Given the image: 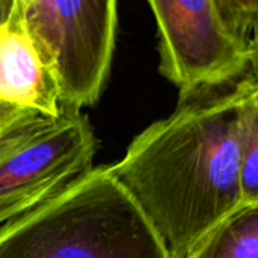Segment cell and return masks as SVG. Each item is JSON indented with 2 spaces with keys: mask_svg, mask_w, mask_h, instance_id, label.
Here are the masks:
<instances>
[{
  "mask_svg": "<svg viewBox=\"0 0 258 258\" xmlns=\"http://www.w3.org/2000/svg\"><path fill=\"white\" fill-rule=\"evenodd\" d=\"M157 25L160 73L178 91L241 70L258 40L243 41L223 25L214 0H146Z\"/></svg>",
  "mask_w": 258,
  "mask_h": 258,
  "instance_id": "5b68a950",
  "label": "cell"
},
{
  "mask_svg": "<svg viewBox=\"0 0 258 258\" xmlns=\"http://www.w3.org/2000/svg\"><path fill=\"white\" fill-rule=\"evenodd\" d=\"M32 114H38V112H32L5 102H0V137Z\"/></svg>",
  "mask_w": 258,
  "mask_h": 258,
  "instance_id": "30bf717a",
  "label": "cell"
},
{
  "mask_svg": "<svg viewBox=\"0 0 258 258\" xmlns=\"http://www.w3.org/2000/svg\"><path fill=\"white\" fill-rule=\"evenodd\" d=\"M190 258H258V204L240 205L201 241Z\"/></svg>",
  "mask_w": 258,
  "mask_h": 258,
  "instance_id": "52a82bcc",
  "label": "cell"
},
{
  "mask_svg": "<svg viewBox=\"0 0 258 258\" xmlns=\"http://www.w3.org/2000/svg\"><path fill=\"white\" fill-rule=\"evenodd\" d=\"M0 258H169L114 178L93 167L67 190L0 226Z\"/></svg>",
  "mask_w": 258,
  "mask_h": 258,
  "instance_id": "7a4b0ae2",
  "label": "cell"
},
{
  "mask_svg": "<svg viewBox=\"0 0 258 258\" xmlns=\"http://www.w3.org/2000/svg\"><path fill=\"white\" fill-rule=\"evenodd\" d=\"M97 140L85 114H32L0 137V226L53 199L94 166Z\"/></svg>",
  "mask_w": 258,
  "mask_h": 258,
  "instance_id": "3957f363",
  "label": "cell"
},
{
  "mask_svg": "<svg viewBox=\"0 0 258 258\" xmlns=\"http://www.w3.org/2000/svg\"><path fill=\"white\" fill-rule=\"evenodd\" d=\"M31 0H0V20L7 23L10 19H22L23 11Z\"/></svg>",
  "mask_w": 258,
  "mask_h": 258,
  "instance_id": "8fae6325",
  "label": "cell"
},
{
  "mask_svg": "<svg viewBox=\"0 0 258 258\" xmlns=\"http://www.w3.org/2000/svg\"><path fill=\"white\" fill-rule=\"evenodd\" d=\"M20 22L56 76L62 108L94 105L112 64L117 0H31Z\"/></svg>",
  "mask_w": 258,
  "mask_h": 258,
  "instance_id": "277c9868",
  "label": "cell"
},
{
  "mask_svg": "<svg viewBox=\"0 0 258 258\" xmlns=\"http://www.w3.org/2000/svg\"><path fill=\"white\" fill-rule=\"evenodd\" d=\"M241 205L258 204V90L246 102L240 143Z\"/></svg>",
  "mask_w": 258,
  "mask_h": 258,
  "instance_id": "ba28073f",
  "label": "cell"
},
{
  "mask_svg": "<svg viewBox=\"0 0 258 258\" xmlns=\"http://www.w3.org/2000/svg\"><path fill=\"white\" fill-rule=\"evenodd\" d=\"M225 28L243 41L258 40V0H214Z\"/></svg>",
  "mask_w": 258,
  "mask_h": 258,
  "instance_id": "9c48e42d",
  "label": "cell"
},
{
  "mask_svg": "<svg viewBox=\"0 0 258 258\" xmlns=\"http://www.w3.org/2000/svg\"><path fill=\"white\" fill-rule=\"evenodd\" d=\"M256 90L258 49L241 70L181 90L175 111L149 124L109 166L169 258H190L241 205V120Z\"/></svg>",
  "mask_w": 258,
  "mask_h": 258,
  "instance_id": "6da1fadb",
  "label": "cell"
},
{
  "mask_svg": "<svg viewBox=\"0 0 258 258\" xmlns=\"http://www.w3.org/2000/svg\"><path fill=\"white\" fill-rule=\"evenodd\" d=\"M0 25H4V23H2V20H0Z\"/></svg>",
  "mask_w": 258,
  "mask_h": 258,
  "instance_id": "4fadbf2b",
  "label": "cell"
},
{
  "mask_svg": "<svg viewBox=\"0 0 258 258\" xmlns=\"http://www.w3.org/2000/svg\"><path fill=\"white\" fill-rule=\"evenodd\" d=\"M0 102L43 115L62 111L56 76L17 19L5 23L0 43Z\"/></svg>",
  "mask_w": 258,
  "mask_h": 258,
  "instance_id": "8992f818",
  "label": "cell"
},
{
  "mask_svg": "<svg viewBox=\"0 0 258 258\" xmlns=\"http://www.w3.org/2000/svg\"><path fill=\"white\" fill-rule=\"evenodd\" d=\"M4 32H5V23L0 25V43H2V38H4Z\"/></svg>",
  "mask_w": 258,
  "mask_h": 258,
  "instance_id": "7c38bea8",
  "label": "cell"
}]
</instances>
